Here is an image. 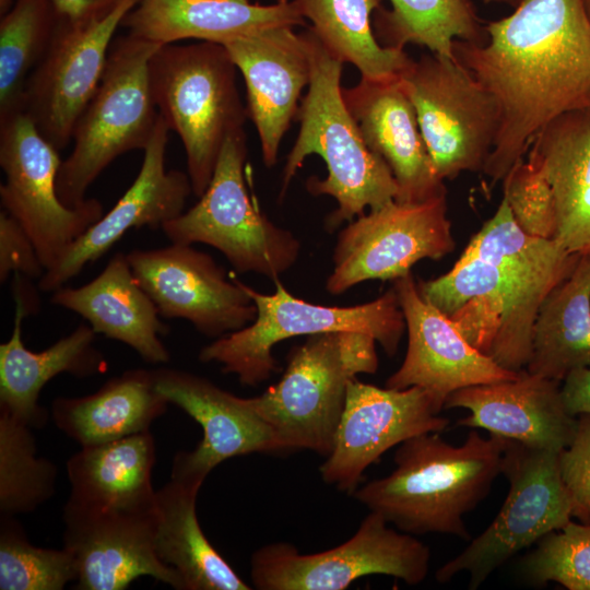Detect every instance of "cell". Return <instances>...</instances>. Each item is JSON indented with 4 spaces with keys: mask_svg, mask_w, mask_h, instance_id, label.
<instances>
[{
    "mask_svg": "<svg viewBox=\"0 0 590 590\" xmlns=\"http://www.w3.org/2000/svg\"><path fill=\"white\" fill-rule=\"evenodd\" d=\"M204 480L172 464L170 480L155 493L156 553L184 590H250L201 529L197 497Z\"/></svg>",
    "mask_w": 590,
    "mask_h": 590,
    "instance_id": "83f0119b",
    "label": "cell"
},
{
    "mask_svg": "<svg viewBox=\"0 0 590 590\" xmlns=\"http://www.w3.org/2000/svg\"><path fill=\"white\" fill-rule=\"evenodd\" d=\"M76 577V563L68 548L35 546L13 516H1V590H61Z\"/></svg>",
    "mask_w": 590,
    "mask_h": 590,
    "instance_id": "8d00e7d4",
    "label": "cell"
},
{
    "mask_svg": "<svg viewBox=\"0 0 590 590\" xmlns=\"http://www.w3.org/2000/svg\"><path fill=\"white\" fill-rule=\"evenodd\" d=\"M504 197L518 226L528 235L555 239L556 210L550 184L527 158L515 164L503 179Z\"/></svg>",
    "mask_w": 590,
    "mask_h": 590,
    "instance_id": "f35d334b",
    "label": "cell"
},
{
    "mask_svg": "<svg viewBox=\"0 0 590 590\" xmlns=\"http://www.w3.org/2000/svg\"><path fill=\"white\" fill-rule=\"evenodd\" d=\"M444 404L424 388H379L354 378L346 391L333 447L319 468L324 483L352 494L365 470L390 448L425 433H441Z\"/></svg>",
    "mask_w": 590,
    "mask_h": 590,
    "instance_id": "9a60e30c",
    "label": "cell"
},
{
    "mask_svg": "<svg viewBox=\"0 0 590 590\" xmlns=\"http://www.w3.org/2000/svg\"><path fill=\"white\" fill-rule=\"evenodd\" d=\"M305 26L295 0H139L123 17L128 34L160 45L184 39L223 45L273 26Z\"/></svg>",
    "mask_w": 590,
    "mask_h": 590,
    "instance_id": "4316f807",
    "label": "cell"
},
{
    "mask_svg": "<svg viewBox=\"0 0 590 590\" xmlns=\"http://www.w3.org/2000/svg\"><path fill=\"white\" fill-rule=\"evenodd\" d=\"M485 3H500L508 4L510 7H516L520 0H483Z\"/></svg>",
    "mask_w": 590,
    "mask_h": 590,
    "instance_id": "ee69618b",
    "label": "cell"
},
{
    "mask_svg": "<svg viewBox=\"0 0 590 590\" xmlns=\"http://www.w3.org/2000/svg\"><path fill=\"white\" fill-rule=\"evenodd\" d=\"M139 0H121L105 17L82 25L59 21L45 56L25 88L24 110L59 151L98 87L113 38Z\"/></svg>",
    "mask_w": 590,
    "mask_h": 590,
    "instance_id": "2e32d148",
    "label": "cell"
},
{
    "mask_svg": "<svg viewBox=\"0 0 590 590\" xmlns=\"http://www.w3.org/2000/svg\"><path fill=\"white\" fill-rule=\"evenodd\" d=\"M429 563L428 546L369 511L349 540L326 551L302 554L287 542L261 546L250 557V579L259 590H343L371 575L416 586Z\"/></svg>",
    "mask_w": 590,
    "mask_h": 590,
    "instance_id": "7c38bea8",
    "label": "cell"
},
{
    "mask_svg": "<svg viewBox=\"0 0 590 590\" xmlns=\"http://www.w3.org/2000/svg\"><path fill=\"white\" fill-rule=\"evenodd\" d=\"M132 272L155 303L161 317L180 318L217 339L251 323L257 316L252 298L240 280L192 245L174 244L127 253Z\"/></svg>",
    "mask_w": 590,
    "mask_h": 590,
    "instance_id": "e0dca14e",
    "label": "cell"
},
{
    "mask_svg": "<svg viewBox=\"0 0 590 590\" xmlns=\"http://www.w3.org/2000/svg\"><path fill=\"white\" fill-rule=\"evenodd\" d=\"M560 382L522 370L516 379L470 386L448 396L444 409L470 414L458 425L560 452L574 440L578 418L565 409Z\"/></svg>",
    "mask_w": 590,
    "mask_h": 590,
    "instance_id": "cb8c5ba5",
    "label": "cell"
},
{
    "mask_svg": "<svg viewBox=\"0 0 590 590\" xmlns=\"http://www.w3.org/2000/svg\"><path fill=\"white\" fill-rule=\"evenodd\" d=\"M63 547L76 563L78 590H123L141 577L184 590L177 573L155 548L156 512L152 508L92 507L67 500Z\"/></svg>",
    "mask_w": 590,
    "mask_h": 590,
    "instance_id": "ac0fdd59",
    "label": "cell"
},
{
    "mask_svg": "<svg viewBox=\"0 0 590 590\" xmlns=\"http://www.w3.org/2000/svg\"><path fill=\"white\" fill-rule=\"evenodd\" d=\"M155 458L150 430L81 447L67 461L71 486L68 500L92 507L152 508Z\"/></svg>",
    "mask_w": 590,
    "mask_h": 590,
    "instance_id": "4dcf8cb0",
    "label": "cell"
},
{
    "mask_svg": "<svg viewBox=\"0 0 590 590\" xmlns=\"http://www.w3.org/2000/svg\"><path fill=\"white\" fill-rule=\"evenodd\" d=\"M246 160L243 128L226 138L198 202L161 229L170 243L209 245L237 272H255L274 282L295 264L300 243L261 211L247 184Z\"/></svg>",
    "mask_w": 590,
    "mask_h": 590,
    "instance_id": "9c48e42d",
    "label": "cell"
},
{
    "mask_svg": "<svg viewBox=\"0 0 590 590\" xmlns=\"http://www.w3.org/2000/svg\"><path fill=\"white\" fill-rule=\"evenodd\" d=\"M51 303L80 315L96 334L128 345L150 364L162 365L170 359L161 339L168 327L135 279L127 253H115L88 283L54 291Z\"/></svg>",
    "mask_w": 590,
    "mask_h": 590,
    "instance_id": "484cf974",
    "label": "cell"
},
{
    "mask_svg": "<svg viewBox=\"0 0 590 590\" xmlns=\"http://www.w3.org/2000/svg\"><path fill=\"white\" fill-rule=\"evenodd\" d=\"M252 298L256 319L248 326L214 339L199 352L203 363L215 362L244 386L255 387L279 371L272 350L281 341L335 331L369 334L389 356L406 330L394 288L355 306H324L295 297L275 280V291L263 294L241 282Z\"/></svg>",
    "mask_w": 590,
    "mask_h": 590,
    "instance_id": "52a82bcc",
    "label": "cell"
},
{
    "mask_svg": "<svg viewBox=\"0 0 590 590\" xmlns=\"http://www.w3.org/2000/svg\"><path fill=\"white\" fill-rule=\"evenodd\" d=\"M408 331V349L401 366L386 380V387L417 386L442 404L459 389L516 379L507 370L473 347L453 321L426 302L412 273L393 280Z\"/></svg>",
    "mask_w": 590,
    "mask_h": 590,
    "instance_id": "d6986e66",
    "label": "cell"
},
{
    "mask_svg": "<svg viewBox=\"0 0 590 590\" xmlns=\"http://www.w3.org/2000/svg\"><path fill=\"white\" fill-rule=\"evenodd\" d=\"M585 7H586V10H587V13L590 17V0H585Z\"/></svg>",
    "mask_w": 590,
    "mask_h": 590,
    "instance_id": "bcb514c9",
    "label": "cell"
},
{
    "mask_svg": "<svg viewBox=\"0 0 590 590\" xmlns=\"http://www.w3.org/2000/svg\"><path fill=\"white\" fill-rule=\"evenodd\" d=\"M61 163L59 150L25 113L0 123V166L5 176L0 185L1 205L32 238L46 270L104 214L97 199L86 198L75 206L60 200Z\"/></svg>",
    "mask_w": 590,
    "mask_h": 590,
    "instance_id": "4fadbf2b",
    "label": "cell"
},
{
    "mask_svg": "<svg viewBox=\"0 0 590 590\" xmlns=\"http://www.w3.org/2000/svg\"><path fill=\"white\" fill-rule=\"evenodd\" d=\"M304 33L311 64L310 81L296 115L297 138L283 168L282 196L307 156L319 155L327 166L323 179L306 181L314 196L327 194L337 208L326 217L328 232L369 210L396 200L398 185L387 164L365 143L343 97V61L307 28Z\"/></svg>",
    "mask_w": 590,
    "mask_h": 590,
    "instance_id": "277c9868",
    "label": "cell"
},
{
    "mask_svg": "<svg viewBox=\"0 0 590 590\" xmlns=\"http://www.w3.org/2000/svg\"><path fill=\"white\" fill-rule=\"evenodd\" d=\"M236 73L227 49L212 42L161 45L149 61L154 104L182 142L198 198L210 184L226 138L248 118Z\"/></svg>",
    "mask_w": 590,
    "mask_h": 590,
    "instance_id": "5b68a950",
    "label": "cell"
},
{
    "mask_svg": "<svg viewBox=\"0 0 590 590\" xmlns=\"http://www.w3.org/2000/svg\"><path fill=\"white\" fill-rule=\"evenodd\" d=\"M59 21L87 24L108 15L121 0H52Z\"/></svg>",
    "mask_w": 590,
    "mask_h": 590,
    "instance_id": "b9f144b4",
    "label": "cell"
},
{
    "mask_svg": "<svg viewBox=\"0 0 590 590\" xmlns=\"http://www.w3.org/2000/svg\"><path fill=\"white\" fill-rule=\"evenodd\" d=\"M486 31L485 44L457 39L452 52L500 110L483 169L494 185L551 121L590 108V17L585 0H520Z\"/></svg>",
    "mask_w": 590,
    "mask_h": 590,
    "instance_id": "6da1fadb",
    "label": "cell"
},
{
    "mask_svg": "<svg viewBox=\"0 0 590 590\" xmlns=\"http://www.w3.org/2000/svg\"><path fill=\"white\" fill-rule=\"evenodd\" d=\"M560 389L565 409L571 416L590 414V368L568 374Z\"/></svg>",
    "mask_w": 590,
    "mask_h": 590,
    "instance_id": "7bdbcfd3",
    "label": "cell"
},
{
    "mask_svg": "<svg viewBox=\"0 0 590 590\" xmlns=\"http://www.w3.org/2000/svg\"><path fill=\"white\" fill-rule=\"evenodd\" d=\"M168 404L155 387L153 369L135 368L91 394L55 399L51 417L64 435L85 447L150 430Z\"/></svg>",
    "mask_w": 590,
    "mask_h": 590,
    "instance_id": "f546056e",
    "label": "cell"
},
{
    "mask_svg": "<svg viewBox=\"0 0 590 590\" xmlns=\"http://www.w3.org/2000/svg\"><path fill=\"white\" fill-rule=\"evenodd\" d=\"M578 257L554 239L526 234L503 198L455 266L436 279L418 281L417 290L473 347L520 373L530 358L539 309Z\"/></svg>",
    "mask_w": 590,
    "mask_h": 590,
    "instance_id": "7a4b0ae2",
    "label": "cell"
},
{
    "mask_svg": "<svg viewBox=\"0 0 590 590\" xmlns=\"http://www.w3.org/2000/svg\"><path fill=\"white\" fill-rule=\"evenodd\" d=\"M558 455L506 439L502 474L509 483L508 495L492 523L438 568V582L467 573L469 589H477L517 553L571 520V502L560 477Z\"/></svg>",
    "mask_w": 590,
    "mask_h": 590,
    "instance_id": "8fae6325",
    "label": "cell"
},
{
    "mask_svg": "<svg viewBox=\"0 0 590 590\" xmlns=\"http://www.w3.org/2000/svg\"><path fill=\"white\" fill-rule=\"evenodd\" d=\"M535 585L557 582L568 590H590V524L570 520L536 542L522 565Z\"/></svg>",
    "mask_w": 590,
    "mask_h": 590,
    "instance_id": "74e56055",
    "label": "cell"
},
{
    "mask_svg": "<svg viewBox=\"0 0 590 590\" xmlns=\"http://www.w3.org/2000/svg\"><path fill=\"white\" fill-rule=\"evenodd\" d=\"M558 467L573 517L590 524V414L579 415L575 438L559 452Z\"/></svg>",
    "mask_w": 590,
    "mask_h": 590,
    "instance_id": "ab89813d",
    "label": "cell"
},
{
    "mask_svg": "<svg viewBox=\"0 0 590 590\" xmlns=\"http://www.w3.org/2000/svg\"><path fill=\"white\" fill-rule=\"evenodd\" d=\"M590 368V253L543 300L533 328L526 370L562 382Z\"/></svg>",
    "mask_w": 590,
    "mask_h": 590,
    "instance_id": "1f68e13d",
    "label": "cell"
},
{
    "mask_svg": "<svg viewBox=\"0 0 590 590\" xmlns=\"http://www.w3.org/2000/svg\"><path fill=\"white\" fill-rule=\"evenodd\" d=\"M310 30L338 59L357 68L363 79L397 78L412 58L386 48L373 30V14L381 0H295Z\"/></svg>",
    "mask_w": 590,
    "mask_h": 590,
    "instance_id": "d6a6232c",
    "label": "cell"
},
{
    "mask_svg": "<svg viewBox=\"0 0 590 590\" xmlns=\"http://www.w3.org/2000/svg\"><path fill=\"white\" fill-rule=\"evenodd\" d=\"M59 24L52 0H14L0 21V123L23 113L27 81Z\"/></svg>",
    "mask_w": 590,
    "mask_h": 590,
    "instance_id": "e575fe53",
    "label": "cell"
},
{
    "mask_svg": "<svg viewBox=\"0 0 590 590\" xmlns=\"http://www.w3.org/2000/svg\"><path fill=\"white\" fill-rule=\"evenodd\" d=\"M14 0H0V13L4 14L13 4Z\"/></svg>",
    "mask_w": 590,
    "mask_h": 590,
    "instance_id": "f6af8a7d",
    "label": "cell"
},
{
    "mask_svg": "<svg viewBox=\"0 0 590 590\" xmlns=\"http://www.w3.org/2000/svg\"><path fill=\"white\" fill-rule=\"evenodd\" d=\"M155 387L202 428V439L191 451H180L173 463L206 479L223 461L251 453L282 452L270 426L251 406L211 380L180 369H153Z\"/></svg>",
    "mask_w": 590,
    "mask_h": 590,
    "instance_id": "7402d4cb",
    "label": "cell"
},
{
    "mask_svg": "<svg viewBox=\"0 0 590 590\" xmlns=\"http://www.w3.org/2000/svg\"><path fill=\"white\" fill-rule=\"evenodd\" d=\"M28 280L14 274L13 329L9 340L0 344V411L32 428H40L48 415L38 400L48 381L61 374L91 377L104 373L107 363L95 346L96 333L88 323H81L43 351L25 346L23 321L33 311V298L27 297L25 287Z\"/></svg>",
    "mask_w": 590,
    "mask_h": 590,
    "instance_id": "d4e9b609",
    "label": "cell"
},
{
    "mask_svg": "<svg viewBox=\"0 0 590 590\" xmlns=\"http://www.w3.org/2000/svg\"><path fill=\"white\" fill-rule=\"evenodd\" d=\"M45 271L32 238L14 217L1 209L0 282L3 284L12 273L39 280Z\"/></svg>",
    "mask_w": 590,
    "mask_h": 590,
    "instance_id": "60d3db41",
    "label": "cell"
},
{
    "mask_svg": "<svg viewBox=\"0 0 590 590\" xmlns=\"http://www.w3.org/2000/svg\"><path fill=\"white\" fill-rule=\"evenodd\" d=\"M526 158L551 186L556 210L554 240L568 252L590 253V108L551 121Z\"/></svg>",
    "mask_w": 590,
    "mask_h": 590,
    "instance_id": "f1b7e54d",
    "label": "cell"
},
{
    "mask_svg": "<svg viewBox=\"0 0 590 590\" xmlns=\"http://www.w3.org/2000/svg\"><path fill=\"white\" fill-rule=\"evenodd\" d=\"M437 175L445 181L482 172L500 126L495 97L456 59H412L400 73Z\"/></svg>",
    "mask_w": 590,
    "mask_h": 590,
    "instance_id": "30bf717a",
    "label": "cell"
},
{
    "mask_svg": "<svg viewBox=\"0 0 590 590\" xmlns=\"http://www.w3.org/2000/svg\"><path fill=\"white\" fill-rule=\"evenodd\" d=\"M160 46L130 34L113 40L98 87L74 127L73 149L58 172L57 191L66 205L83 202L118 156L149 145L158 119L149 61Z\"/></svg>",
    "mask_w": 590,
    "mask_h": 590,
    "instance_id": "ba28073f",
    "label": "cell"
},
{
    "mask_svg": "<svg viewBox=\"0 0 590 590\" xmlns=\"http://www.w3.org/2000/svg\"><path fill=\"white\" fill-rule=\"evenodd\" d=\"M390 9L380 5L373 14V30L386 48L404 50L409 44L426 47L429 52L455 59L453 43L463 40L483 45L486 24L471 0H389Z\"/></svg>",
    "mask_w": 590,
    "mask_h": 590,
    "instance_id": "836d02e7",
    "label": "cell"
},
{
    "mask_svg": "<svg viewBox=\"0 0 590 590\" xmlns=\"http://www.w3.org/2000/svg\"><path fill=\"white\" fill-rule=\"evenodd\" d=\"M273 26L223 44L246 85L248 118L257 130L267 167L278 161L281 141L296 118L311 64L304 33Z\"/></svg>",
    "mask_w": 590,
    "mask_h": 590,
    "instance_id": "44dd1931",
    "label": "cell"
},
{
    "mask_svg": "<svg viewBox=\"0 0 590 590\" xmlns=\"http://www.w3.org/2000/svg\"><path fill=\"white\" fill-rule=\"evenodd\" d=\"M376 343L355 331L308 335L290 351L281 379L248 398L282 451L330 453L350 381L378 368Z\"/></svg>",
    "mask_w": 590,
    "mask_h": 590,
    "instance_id": "8992f818",
    "label": "cell"
},
{
    "mask_svg": "<svg viewBox=\"0 0 590 590\" xmlns=\"http://www.w3.org/2000/svg\"><path fill=\"white\" fill-rule=\"evenodd\" d=\"M342 93L366 145L392 173L398 185L397 201L421 202L446 194L399 76L361 78Z\"/></svg>",
    "mask_w": 590,
    "mask_h": 590,
    "instance_id": "603a6c76",
    "label": "cell"
},
{
    "mask_svg": "<svg viewBox=\"0 0 590 590\" xmlns=\"http://www.w3.org/2000/svg\"><path fill=\"white\" fill-rule=\"evenodd\" d=\"M506 439L472 429L459 446L438 433L399 445L393 471L357 487L353 497L405 533L449 534L470 540L463 520L502 474Z\"/></svg>",
    "mask_w": 590,
    "mask_h": 590,
    "instance_id": "3957f363",
    "label": "cell"
},
{
    "mask_svg": "<svg viewBox=\"0 0 590 590\" xmlns=\"http://www.w3.org/2000/svg\"><path fill=\"white\" fill-rule=\"evenodd\" d=\"M455 247L446 194L421 202L392 200L340 231L326 288L341 295L368 280H396L416 262L438 260Z\"/></svg>",
    "mask_w": 590,
    "mask_h": 590,
    "instance_id": "5bb4252c",
    "label": "cell"
},
{
    "mask_svg": "<svg viewBox=\"0 0 590 590\" xmlns=\"http://www.w3.org/2000/svg\"><path fill=\"white\" fill-rule=\"evenodd\" d=\"M158 119L138 176L116 204L91 225L64 252L58 262L38 280L43 292H54L75 278L87 264L104 256L128 231L149 226L162 227L179 216L192 186L187 173L166 169L168 132Z\"/></svg>",
    "mask_w": 590,
    "mask_h": 590,
    "instance_id": "ffe728a7",
    "label": "cell"
},
{
    "mask_svg": "<svg viewBox=\"0 0 590 590\" xmlns=\"http://www.w3.org/2000/svg\"><path fill=\"white\" fill-rule=\"evenodd\" d=\"M32 427L0 411V511L16 516L34 511L52 497L58 469L36 456Z\"/></svg>",
    "mask_w": 590,
    "mask_h": 590,
    "instance_id": "d590c367",
    "label": "cell"
}]
</instances>
